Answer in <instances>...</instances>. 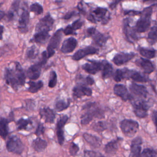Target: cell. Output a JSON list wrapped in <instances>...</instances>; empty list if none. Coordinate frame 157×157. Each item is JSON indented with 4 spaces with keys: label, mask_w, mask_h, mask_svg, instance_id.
Returning a JSON list of instances; mask_svg holds the SVG:
<instances>
[{
    "label": "cell",
    "mask_w": 157,
    "mask_h": 157,
    "mask_svg": "<svg viewBox=\"0 0 157 157\" xmlns=\"http://www.w3.org/2000/svg\"><path fill=\"white\" fill-rule=\"evenodd\" d=\"M4 78L6 83L17 90L20 86H23L25 83V74L18 62H15V69L6 68Z\"/></svg>",
    "instance_id": "cell-1"
},
{
    "label": "cell",
    "mask_w": 157,
    "mask_h": 157,
    "mask_svg": "<svg viewBox=\"0 0 157 157\" xmlns=\"http://www.w3.org/2000/svg\"><path fill=\"white\" fill-rule=\"evenodd\" d=\"M83 109H86V112L84 113L80 117V123L83 125L88 124L94 118H103V111L95 107V103H89L84 105Z\"/></svg>",
    "instance_id": "cell-2"
},
{
    "label": "cell",
    "mask_w": 157,
    "mask_h": 157,
    "mask_svg": "<svg viewBox=\"0 0 157 157\" xmlns=\"http://www.w3.org/2000/svg\"><path fill=\"white\" fill-rule=\"evenodd\" d=\"M152 9L150 7L144 9L140 13V17L136 23L135 31L137 33H144L150 28Z\"/></svg>",
    "instance_id": "cell-3"
},
{
    "label": "cell",
    "mask_w": 157,
    "mask_h": 157,
    "mask_svg": "<svg viewBox=\"0 0 157 157\" xmlns=\"http://www.w3.org/2000/svg\"><path fill=\"white\" fill-rule=\"evenodd\" d=\"M120 124L123 133L128 137H132L134 136L139 129L138 123L132 120H123Z\"/></svg>",
    "instance_id": "cell-4"
},
{
    "label": "cell",
    "mask_w": 157,
    "mask_h": 157,
    "mask_svg": "<svg viewBox=\"0 0 157 157\" xmlns=\"http://www.w3.org/2000/svg\"><path fill=\"white\" fill-rule=\"evenodd\" d=\"M6 148L8 151L20 155L24 150V145L17 136H11L7 141Z\"/></svg>",
    "instance_id": "cell-5"
},
{
    "label": "cell",
    "mask_w": 157,
    "mask_h": 157,
    "mask_svg": "<svg viewBox=\"0 0 157 157\" xmlns=\"http://www.w3.org/2000/svg\"><path fill=\"white\" fill-rule=\"evenodd\" d=\"M63 29H58L52 36L49 40L48 45L47 48V53L48 58L52 57L55 52V50L58 47L62 37H63Z\"/></svg>",
    "instance_id": "cell-6"
},
{
    "label": "cell",
    "mask_w": 157,
    "mask_h": 157,
    "mask_svg": "<svg viewBox=\"0 0 157 157\" xmlns=\"http://www.w3.org/2000/svg\"><path fill=\"white\" fill-rule=\"evenodd\" d=\"M54 19L50 13H47L45 17L42 18L37 23L36 26V32L40 31H46L49 32L53 25Z\"/></svg>",
    "instance_id": "cell-7"
},
{
    "label": "cell",
    "mask_w": 157,
    "mask_h": 157,
    "mask_svg": "<svg viewBox=\"0 0 157 157\" xmlns=\"http://www.w3.org/2000/svg\"><path fill=\"white\" fill-rule=\"evenodd\" d=\"M134 112L135 115L140 118H144L147 116L148 109V104L144 100L134 101L132 103Z\"/></svg>",
    "instance_id": "cell-8"
},
{
    "label": "cell",
    "mask_w": 157,
    "mask_h": 157,
    "mask_svg": "<svg viewBox=\"0 0 157 157\" xmlns=\"http://www.w3.org/2000/svg\"><path fill=\"white\" fill-rule=\"evenodd\" d=\"M68 117L67 115H63L61 117L56 123V136L58 139V143L59 145H63L64 140V131H63V128L67 121Z\"/></svg>",
    "instance_id": "cell-9"
},
{
    "label": "cell",
    "mask_w": 157,
    "mask_h": 157,
    "mask_svg": "<svg viewBox=\"0 0 157 157\" xmlns=\"http://www.w3.org/2000/svg\"><path fill=\"white\" fill-rule=\"evenodd\" d=\"M129 18H127L123 21V31L126 39L130 42H134L137 40V36L136 34V31L129 25Z\"/></svg>",
    "instance_id": "cell-10"
},
{
    "label": "cell",
    "mask_w": 157,
    "mask_h": 157,
    "mask_svg": "<svg viewBox=\"0 0 157 157\" xmlns=\"http://www.w3.org/2000/svg\"><path fill=\"white\" fill-rule=\"evenodd\" d=\"M98 52V50L97 48L92 46H88L77 50L73 55L72 58L73 60L78 61L87 55L96 54Z\"/></svg>",
    "instance_id": "cell-11"
},
{
    "label": "cell",
    "mask_w": 157,
    "mask_h": 157,
    "mask_svg": "<svg viewBox=\"0 0 157 157\" xmlns=\"http://www.w3.org/2000/svg\"><path fill=\"white\" fill-rule=\"evenodd\" d=\"M43 66L44 64L40 60V61L31 66L26 71L27 77L30 80H32L37 79L40 75L41 69Z\"/></svg>",
    "instance_id": "cell-12"
},
{
    "label": "cell",
    "mask_w": 157,
    "mask_h": 157,
    "mask_svg": "<svg viewBox=\"0 0 157 157\" xmlns=\"http://www.w3.org/2000/svg\"><path fill=\"white\" fill-rule=\"evenodd\" d=\"M29 20V13L27 9L23 8L18 20V29L22 33L28 31V25Z\"/></svg>",
    "instance_id": "cell-13"
},
{
    "label": "cell",
    "mask_w": 157,
    "mask_h": 157,
    "mask_svg": "<svg viewBox=\"0 0 157 157\" xmlns=\"http://www.w3.org/2000/svg\"><path fill=\"white\" fill-rule=\"evenodd\" d=\"M134 53H119L113 58L112 61L117 66H120L131 60L135 56Z\"/></svg>",
    "instance_id": "cell-14"
},
{
    "label": "cell",
    "mask_w": 157,
    "mask_h": 157,
    "mask_svg": "<svg viewBox=\"0 0 157 157\" xmlns=\"http://www.w3.org/2000/svg\"><path fill=\"white\" fill-rule=\"evenodd\" d=\"M113 92L117 96L121 98V99L124 101L128 100L131 101L133 99L132 96L129 93L127 88L123 85H115L113 87Z\"/></svg>",
    "instance_id": "cell-15"
},
{
    "label": "cell",
    "mask_w": 157,
    "mask_h": 157,
    "mask_svg": "<svg viewBox=\"0 0 157 157\" xmlns=\"http://www.w3.org/2000/svg\"><path fill=\"white\" fill-rule=\"evenodd\" d=\"M102 68V61H89L88 63L84 64L82 66V69L86 72L90 74H95Z\"/></svg>",
    "instance_id": "cell-16"
},
{
    "label": "cell",
    "mask_w": 157,
    "mask_h": 157,
    "mask_svg": "<svg viewBox=\"0 0 157 157\" xmlns=\"http://www.w3.org/2000/svg\"><path fill=\"white\" fill-rule=\"evenodd\" d=\"M142 144V140L140 137H137L132 140L131 144L129 157H140Z\"/></svg>",
    "instance_id": "cell-17"
},
{
    "label": "cell",
    "mask_w": 157,
    "mask_h": 157,
    "mask_svg": "<svg viewBox=\"0 0 157 157\" xmlns=\"http://www.w3.org/2000/svg\"><path fill=\"white\" fill-rule=\"evenodd\" d=\"M77 45V41L74 37H69L64 40L61 47V52L63 53H69L74 50Z\"/></svg>",
    "instance_id": "cell-18"
},
{
    "label": "cell",
    "mask_w": 157,
    "mask_h": 157,
    "mask_svg": "<svg viewBox=\"0 0 157 157\" xmlns=\"http://www.w3.org/2000/svg\"><path fill=\"white\" fill-rule=\"evenodd\" d=\"M91 95L92 90L87 86L83 85H77L73 88V96L75 99L80 98L85 96H91Z\"/></svg>",
    "instance_id": "cell-19"
},
{
    "label": "cell",
    "mask_w": 157,
    "mask_h": 157,
    "mask_svg": "<svg viewBox=\"0 0 157 157\" xmlns=\"http://www.w3.org/2000/svg\"><path fill=\"white\" fill-rule=\"evenodd\" d=\"M135 63L137 66L142 68L146 74H150L154 71V66L152 63L148 59L140 58L136 60Z\"/></svg>",
    "instance_id": "cell-20"
},
{
    "label": "cell",
    "mask_w": 157,
    "mask_h": 157,
    "mask_svg": "<svg viewBox=\"0 0 157 157\" xmlns=\"http://www.w3.org/2000/svg\"><path fill=\"white\" fill-rule=\"evenodd\" d=\"M128 78H131L134 81L137 82H147L148 80L147 77L142 75L137 71L126 69V79Z\"/></svg>",
    "instance_id": "cell-21"
},
{
    "label": "cell",
    "mask_w": 157,
    "mask_h": 157,
    "mask_svg": "<svg viewBox=\"0 0 157 157\" xmlns=\"http://www.w3.org/2000/svg\"><path fill=\"white\" fill-rule=\"evenodd\" d=\"M39 115L45 122L52 123L55 118V114L49 107H43L39 110Z\"/></svg>",
    "instance_id": "cell-22"
},
{
    "label": "cell",
    "mask_w": 157,
    "mask_h": 157,
    "mask_svg": "<svg viewBox=\"0 0 157 157\" xmlns=\"http://www.w3.org/2000/svg\"><path fill=\"white\" fill-rule=\"evenodd\" d=\"M108 13L107 9L102 7H97L93 10V13L94 15L93 17H94L95 20H98L99 21H102V23L103 24L106 23L109 19V17H107V13Z\"/></svg>",
    "instance_id": "cell-23"
},
{
    "label": "cell",
    "mask_w": 157,
    "mask_h": 157,
    "mask_svg": "<svg viewBox=\"0 0 157 157\" xmlns=\"http://www.w3.org/2000/svg\"><path fill=\"white\" fill-rule=\"evenodd\" d=\"M129 89L132 93L139 96L145 98L148 94L147 90L144 85L132 83L129 86Z\"/></svg>",
    "instance_id": "cell-24"
},
{
    "label": "cell",
    "mask_w": 157,
    "mask_h": 157,
    "mask_svg": "<svg viewBox=\"0 0 157 157\" xmlns=\"http://www.w3.org/2000/svg\"><path fill=\"white\" fill-rule=\"evenodd\" d=\"M49 37L50 34L48 31H40L36 32L31 41H33L37 44H45L48 41Z\"/></svg>",
    "instance_id": "cell-25"
},
{
    "label": "cell",
    "mask_w": 157,
    "mask_h": 157,
    "mask_svg": "<svg viewBox=\"0 0 157 157\" xmlns=\"http://www.w3.org/2000/svg\"><path fill=\"white\" fill-rule=\"evenodd\" d=\"M120 140L121 139L118 138L117 139H114L107 143L104 147L105 152L110 155L115 154L118 149Z\"/></svg>",
    "instance_id": "cell-26"
},
{
    "label": "cell",
    "mask_w": 157,
    "mask_h": 157,
    "mask_svg": "<svg viewBox=\"0 0 157 157\" xmlns=\"http://www.w3.org/2000/svg\"><path fill=\"white\" fill-rule=\"evenodd\" d=\"M83 136L86 142L92 147L94 148H98L101 146V140L98 137L88 133H84Z\"/></svg>",
    "instance_id": "cell-27"
},
{
    "label": "cell",
    "mask_w": 157,
    "mask_h": 157,
    "mask_svg": "<svg viewBox=\"0 0 157 157\" xmlns=\"http://www.w3.org/2000/svg\"><path fill=\"white\" fill-rule=\"evenodd\" d=\"M102 75L105 78H108L112 76L113 73L112 66L107 61H102Z\"/></svg>",
    "instance_id": "cell-28"
},
{
    "label": "cell",
    "mask_w": 157,
    "mask_h": 157,
    "mask_svg": "<svg viewBox=\"0 0 157 157\" xmlns=\"http://www.w3.org/2000/svg\"><path fill=\"white\" fill-rule=\"evenodd\" d=\"M47 146V142L41 139L40 137H37L36 139L33 140L32 142V147L34 150L36 151L40 152L43 151Z\"/></svg>",
    "instance_id": "cell-29"
},
{
    "label": "cell",
    "mask_w": 157,
    "mask_h": 157,
    "mask_svg": "<svg viewBox=\"0 0 157 157\" xmlns=\"http://www.w3.org/2000/svg\"><path fill=\"white\" fill-rule=\"evenodd\" d=\"M94 42L99 46H103L108 40V37L105 35L97 31V30L91 36Z\"/></svg>",
    "instance_id": "cell-30"
},
{
    "label": "cell",
    "mask_w": 157,
    "mask_h": 157,
    "mask_svg": "<svg viewBox=\"0 0 157 157\" xmlns=\"http://www.w3.org/2000/svg\"><path fill=\"white\" fill-rule=\"evenodd\" d=\"M9 121L5 118H0V136L5 139L8 135V123Z\"/></svg>",
    "instance_id": "cell-31"
},
{
    "label": "cell",
    "mask_w": 157,
    "mask_h": 157,
    "mask_svg": "<svg viewBox=\"0 0 157 157\" xmlns=\"http://www.w3.org/2000/svg\"><path fill=\"white\" fill-rule=\"evenodd\" d=\"M28 85H29V88L28 89V91L30 93H37L39 90H40L42 88L44 83L41 80H39L37 82L29 81L28 82Z\"/></svg>",
    "instance_id": "cell-32"
},
{
    "label": "cell",
    "mask_w": 157,
    "mask_h": 157,
    "mask_svg": "<svg viewBox=\"0 0 157 157\" xmlns=\"http://www.w3.org/2000/svg\"><path fill=\"white\" fill-rule=\"evenodd\" d=\"M139 52L140 54L145 58L151 59L156 55V52L152 49H148L144 47H139Z\"/></svg>",
    "instance_id": "cell-33"
},
{
    "label": "cell",
    "mask_w": 157,
    "mask_h": 157,
    "mask_svg": "<svg viewBox=\"0 0 157 157\" xmlns=\"http://www.w3.org/2000/svg\"><path fill=\"white\" fill-rule=\"evenodd\" d=\"M148 42L151 44H154L157 41V26L151 28L147 37Z\"/></svg>",
    "instance_id": "cell-34"
},
{
    "label": "cell",
    "mask_w": 157,
    "mask_h": 157,
    "mask_svg": "<svg viewBox=\"0 0 157 157\" xmlns=\"http://www.w3.org/2000/svg\"><path fill=\"white\" fill-rule=\"evenodd\" d=\"M39 54V50L35 45L29 47L26 52V57L29 59H35Z\"/></svg>",
    "instance_id": "cell-35"
},
{
    "label": "cell",
    "mask_w": 157,
    "mask_h": 157,
    "mask_svg": "<svg viewBox=\"0 0 157 157\" xmlns=\"http://www.w3.org/2000/svg\"><path fill=\"white\" fill-rule=\"evenodd\" d=\"M32 122L29 119H25V118H20L18 120L17 123V129L18 130H27L28 127L29 125H31Z\"/></svg>",
    "instance_id": "cell-36"
},
{
    "label": "cell",
    "mask_w": 157,
    "mask_h": 157,
    "mask_svg": "<svg viewBox=\"0 0 157 157\" xmlns=\"http://www.w3.org/2000/svg\"><path fill=\"white\" fill-rule=\"evenodd\" d=\"M94 131L100 132H102L107 128V124L105 121H99L96 123H94L92 127Z\"/></svg>",
    "instance_id": "cell-37"
},
{
    "label": "cell",
    "mask_w": 157,
    "mask_h": 157,
    "mask_svg": "<svg viewBox=\"0 0 157 157\" xmlns=\"http://www.w3.org/2000/svg\"><path fill=\"white\" fill-rule=\"evenodd\" d=\"M69 105V102H66L64 100H58L55 103V109L58 112L63 111L66 109Z\"/></svg>",
    "instance_id": "cell-38"
},
{
    "label": "cell",
    "mask_w": 157,
    "mask_h": 157,
    "mask_svg": "<svg viewBox=\"0 0 157 157\" xmlns=\"http://www.w3.org/2000/svg\"><path fill=\"white\" fill-rule=\"evenodd\" d=\"M126 78L125 69H117L113 75V79L115 82H119L123 79Z\"/></svg>",
    "instance_id": "cell-39"
},
{
    "label": "cell",
    "mask_w": 157,
    "mask_h": 157,
    "mask_svg": "<svg viewBox=\"0 0 157 157\" xmlns=\"http://www.w3.org/2000/svg\"><path fill=\"white\" fill-rule=\"evenodd\" d=\"M29 10L31 12L36 13V15H40L43 13V7L39 3H33L29 7Z\"/></svg>",
    "instance_id": "cell-40"
},
{
    "label": "cell",
    "mask_w": 157,
    "mask_h": 157,
    "mask_svg": "<svg viewBox=\"0 0 157 157\" xmlns=\"http://www.w3.org/2000/svg\"><path fill=\"white\" fill-rule=\"evenodd\" d=\"M57 83V75L55 71H52L50 72V78L48 81V87L50 88H53L55 86Z\"/></svg>",
    "instance_id": "cell-41"
},
{
    "label": "cell",
    "mask_w": 157,
    "mask_h": 157,
    "mask_svg": "<svg viewBox=\"0 0 157 157\" xmlns=\"http://www.w3.org/2000/svg\"><path fill=\"white\" fill-rule=\"evenodd\" d=\"M140 157H157V153L150 148H145L143 150Z\"/></svg>",
    "instance_id": "cell-42"
},
{
    "label": "cell",
    "mask_w": 157,
    "mask_h": 157,
    "mask_svg": "<svg viewBox=\"0 0 157 157\" xmlns=\"http://www.w3.org/2000/svg\"><path fill=\"white\" fill-rule=\"evenodd\" d=\"M78 150H79L78 146L76 144L72 142L69 147V153H70L71 155H72V156L75 155L77 154V153L78 151Z\"/></svg>",
    "instance_id": "cell-43"
},
{
    "label": "cell",
    "mask_w": 157,
    "mask_h": 157,
    "mask_svg": "<svg viewBox=\"0 0 157 157\" xmlns=\"http://www.w3.org/2000/svg\"><path fill=\"white\" fill-rule=\"evenodd\" d=\"M85 157H101L102 155L93 151L85 150L84 151Z\"/></svg>",
    "instance_id": "cell-44"
},
{
    "label": "cell",
    "mask_w": 157,
    "mask_h": 157,
    "mask_svg": "<svg viewBox=\"0 0 157 157\" xmlns=\"http://www.w3.org/2000/svg\"><path fill=\"white\" fill-rule=\"evenodd\" d=\"M82 25H83V22L80 19H78L75 21H74L71 26L74 29V30H77L80 29L82 26Z\"/></svg>",
    "instance_id": "cell-45"
},
{
    "label": "cell",
    "mask_w": 157,
    "mask_h": 157,
    "mask_svg": "<svg viewBox=\"0 0 157 157\" xmlns=\"http://www.w3.org/2000/svg\"><path fill=\"white\" fill-rule=\"evenodd\" d=\"M45 131V128L42 123H39L37 126V128L35 131V134L37 136H39L41 134H43Z\"/></svg>",
    "instance_id": "cell-46"
},
{
    "label": "cell",
    "mask_w": 157,
    "mask_h": 157,
    "mask_svg": "<svg viewBox=\"0 0 157 157\" xmlns=\"http://www.w3.org/2000/svg\"><path fill=\"white\" fill-rule=\"evenodd\" d=\"M20 0H13L11 6L12 10H13V12H17L18 10L20 7Z\"/></svg>",
    "instance_id": "cell-47"
},
{
    "label": "cell",
    "mask_w": 157,
    "mask_h": 157,
    "mask_svg": "<svg viewBox=\"0 0 157 157\" xmlns=\"http://www.w3.org/2000/svg\"><path fill=\"white\" fill-rule=\"evenodd\" d=\"M74 30L72 28V26L68 25L63 30V32L65 35H70V34H72L74 33Z\"/></svg>",
    "instance_id": "cell-48"
},
{
    "label": "cell",
    "mask_w": 157,
    "mask_h": 157,
    "mask_svg": "<svg viewBox=\"0 0 157 157\" xmlns=\"http://www.w3.org/2000/svg\"><path fill=\"white\" fill-rule=\"evenodd\" d=\"M75 14V11H71L67 12V13H66L64 15V16L63 17V18L64 20H69L70 18H71L72 17H74Z\"/></svg>",
    "instance_id": "cell-49"
},
{
    "label": "cell",
    "mask_w": 157,
    "mask_h": 157,
    "mask_svg": "<svg viewBox=\"0 0 157 157\" xmlns=\"http://www.w3.org/2000/svg\"><path fill=\"white\" fill-rule=\"evenodd\" d=\"M141 12L140 11H136V10H128L124 12L125 15H140Z\"/></svg>",
    "instance_id": "cell-50"
},
{
    "label": "cell",
    "mask_w": 157,
    "mask_h": 157,
    "mask_svg": "<svg viewBox=\"0 0 157 157\" xmlns=\"http://www.w3.org/2000/svg\"><path fill=\"white\" fill-rule=\"evenodd\" d=\"M152 120L155 125L156 132H157V111H154L152 113Z\"/></svg>",
    "instance_id": "cell-51"
},
{
    "label": "cell",
    "mask_w": 157,
    "mask_h": 157,
    "mask_svg": "<svg viewBox=\"0 0 157 157\" xmlns=\"http://www.w3.org/2000/svg\"><path fill=\"white\" fill-rule=\"evenodd\" d=\"M85 82L86 84L89 85H92L94 83V79H93L92 77H90V76L86 77L85 78Z\"/></svg>",
    "instance_id": "cell-52"
},
{
    "label": "cell",
    "mask_w": 157,
    "mask_h": 157,
    "mask_svg": "<svg viewBox=\"0 0 157 157\" xmlns=\"http://www.w3.org/2000/svg\"><path fill=\"white\" fill-rule=\"evenodd\" d=\"M120 1H121V0H113V1H112V2L110 3V4L109 5L110 8L112 10L114 9L117 7V6L118 5V4Z\"/></svg>",
    "instance_id": "cell-53"
},
{
    "label": "cell",
    "mask_w": 157,
    "mask_h": 157,
    "mask_svg": "<svg viewBox=\"0 0 157 157\" xmlns=\"http://www.w3.org/2000/svg\"><path fill=\"white\" fill-rule=\"evenodd\" d=\"M96 31V29L95 28L91 27V28H89L87 29L86 34H87L88 36H91Z\"/></svg>",
    "instance_id": "cell-54"
},
{
    "label": "cell",
    "mask_w": 157,
    "mask_h": 157,
    "mask_svg": "<svg viewBox=\"0 0 157 157\" xmlns=\"http://www.w3.org/2000/svg\"><path fill=\"white\" fill-rule=\"evenodd\" d=\"M6 15L8 20H9V21L12 20L14 18V13H13V11H9L7 14Z\"/></svg>",
    "instance_id": "cell-55"
},
{
    "label": "cell",
    "mask_w": 157,
    "mask_h": 157,
    "mask_svg": "<svg viewBox=\"0 0 157 157\" xmlns=\"http://www.w3.org/2000/svg\"><path fill=\"white\" fill-rule=\"evenodd\" d=\"M87 19H88L89 21H90L91 22H92V23H96V20H95L94 17H93V15L92 14H90V15L87 17Z\"/></svg>",
    "instance_id": "cell-56"
},
{
    "label": "cell",
    "mask_w": 157,
    "mask_h": 157,
    "mask_svg": "<svg viewBox=\"0 0 157 157\" xmlns=\"http://www.w3.org/2000/svg\"><path fill=\"white\" fill-rule=\"evenodd\" d=\"M4 32V26H0V40L2 39V34Z\"/></svg>",
    "instance_id": "cell-57"
},
{
    "label": "cell",
    "mask_w": 157,
    "mask_h": 157,
    "mask_svg": "<svg viewBox=\"0 0 157 157\" xmlns=\"http://www.w3.org/2000/svg\"><path fill=\"white\" fill-rule=\"evenodd\" d=\"M144 2L150 3V4H156L157 3V0H143Z\"/></svg>",
    "instance_id": "cell-58"
},
{
    "label": "cell",
    "mask_w": 157,
    "mask_h": 157,
    "mask_svg": "<svg viewBox=\"0 0 157 157\" xmlns=\"http://www.w3.org/2000/svg\"><path fill=\"white\" fill-rule=\"evenodd\" d=\"M5 15H6V13H4V12L0 10V21L5 17Z\"/></svg>",
    "instance_id": "cell-59"
}]
</instances>
